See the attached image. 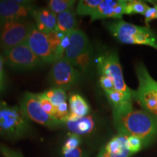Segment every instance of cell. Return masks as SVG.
Segmentation results:
<instances>
[{
  "instance_id": "cell-1",
  "label": "cell",
  "mask_w": 157,
  "mask_h": 157,
  "mask_svg": "<svg viewBox=\"0 0 157 157\" xmlns=\"http://www.w3.org/2000/svg\"><path fill=\"white\" fill-rule=\"evenodd\" d=\"M113 119L118 134L139 137L144 146L157 139V119L143 110H135L132 105L113 110Z\"/></svg>"
},
{
  "instance_id": "cell-2",
  "label": "cell",
  "mask_w": 157,
  "mask_h": 157,
  "mask_svg": "<svg viewBox=\"0 0 157 157\" xmlns=\"http://www.w3.org/2000/svg\"><path fill=\"white\" fill-rule=\"evenodd\" d=\"M30 120L17 105H10L0 101V137L15 141L30 134Z\"/></svg>"
},
{
  "instance_id": "cell-3",
  "label": "cell",
  "mask_w": 157,
  "mask_h": 157,
  "mask_svg": "<svg viewBox=\"0 0 157 157\" xmlns=\"http://www.w3.org/2000/svg\"><path fill=\"white\" fill-rule=\"evenodd\" d=\"M105 26L123 44L146 45L157 50V35L148 26H138L122 19L107 22Z\"/></svg>"
},
{
  "instance_id": "cell-4",
  "label": "cell",
  "mask_w": 157,
  "mask_h": 157,
  "mask_svg": "<svg viewBox=\"0 0 157 157\" xmlns=\"http://www.w3.org/2000/svg\"><path fill=\"white\" fill-rule=\"evenodd\" d=\"M135 70L138 87L132 91L133 99L136 100L143 111L157 119V82L143 63L137 64Z\"/></svg>"
},
{
  "instance_id": "cell-5",
  "label": "cell",
  "mask_w": 157,
  "mask_h": 157,
  "mask_svg": "<svg viewBox=\"0 0 157 157\" xmlns=\"http://www.w3.org/2000/svg\"><path fill=\"white\" fill-rule=\"evenodd\" d=\"M96 63L100 76L111 78L116 90L132 97L133 90L127 87L124 80L119 56L114 50H102L96 59Z\"/></svg>"
},
{
  "instance_id": "cell-6",
  "label": "cell",
  "mask_w": 157,
  "mask_h": 157,
  "mask_svg": "<svg viewBox=\"0 0 157 157\" xmlns=\"http://www.w3.org/2000/svg\"><path fill=\"white\" fill-rule=\"evenodd\" d=\"M34 22L31 19L11 21L0 27V48L3 52L26 42Z\"/></svg>"
},
{
  "instance_id": "cell-7",
  "label": "cell",
  "mask_w": 157,
  "mask_h": 157,
  "mask_svg": "<svg viewBox=\"0 0 157 157\" xmlns=\"http://www.w3.org/2000/svg\"><path fill=\"white\" fill-rule=\"evenodd\" d=\"M19 107L29 120L50 129L58 128L64 124L45 112L36 94L30 92L25 93L20 100Z\"/></svg>"
},
{
  "instance_id": "cell-8",
  "label": "cell",
  "mask_w": 157,
  "mask_h": 157,
  "mask_svg": "<svg viewBox=\"0 0 157 157\" xmlns=\"http://www.w3.org/2000/svg\"><path fill=\"white\" fill-rule=\"evenodd\" d=\"M4 52V60L11 69L16 71H30L44 65L26 43H23Z\"/></svg>"
},
{
  "instance_id": "cell-9",
  "label": "cell",
  "mask_w": 157,
  "mask_h": 157,
  "mask_svg": "<svg viewBox=\"0 0 157 157\" xmlns=\"http://www.w3.org/2000/svg\"><path fill=\"white\" fill-rule=\"evenodd\" d=\"M82 79L81 72L65 57L52 63L50 71L49 80L54 87L70 89Z\"/></svg>"
},
{
  "instance_id": "cell-10",
  "label": "cell",
  "mask_w": 157,
  "mask_h": 157,
  "mask_svg": "<svg viewBox=\"0 0 157 157\" xmlns=\"http://www.w3.org/2000/svg\"><path fill=\"white\" fill-rule=\"evenodd\" d=\"M36 8L33 2L25 0H0V27L11 21L31 19Z\"/></svg>"
},
{
  "instance_id": "cell-11",
  "label": "cell",
  "mask_w": 157,
  "mask_h": 157,
  "mask_svg": "<svg viewBox=\"0 0 157 157\" xmlns=\"http://www.w3.org/2000/svg\"><path fill=\"white\" fill-rule=\"evenodd\" d=\"M25 43L44 64L54 63L57 61L48 34L39 31L35 24L33 25Z\"/></svg>"
},
{
  "instance_id": "cell-12",
  "label": "cell",
  "mask_w": 157,
  "mask_h": 157,
  "mask_svg": "<svg viewBox=\"0 0 157 157\" xmlns=\"http://www.w3.org/2000/svg\"><path fill=\"white\" fill-rule=\"evenodd\" d=\"M127 5L126 0H102L90 16V22L105 18L121 19L124 15H126Z\"/></svg>"
},
{
  "instance_id": "cell-13",
  "label": "cell",
  "mask_w": 157,
  "mask_h": 157,
  "mask_svg": "<svg viewBox=\"0 0 157 157\" xmlns=\"http://www.w3.org/2000/svg\"><path fill=\"white\" fill-rule=\"evenodd\" d=\"M69 44H68L64 57L72 63L78 57L82 56L88 51L93 50L91 43L85 33L79 29H76L68 34Z\"/></svg>"
},
{
  "instance_id": "cell-14",
  "label": "cell",
  "mask_w": 157,
  "mask_h": 157,
  "mask_svg": "<svg viewBox=\"0 0 157 157\" xmlns=\"http://www.w3.org/2000/svg\"><path fill=\"white\" fill-rule=\"evenodd\" d=\"M57 15L48 8L36 7L33 11L31 17L39 31L48 32L56 30Z\"/></svg>"
},
{
  "instance_id": "cell-15",
  "label": "cell",
  "mask_w": 157,
  "mask_h": 157,
  "mask_svg": "<svg viewBox=\"0 0 157 157\" xmlns=\"http://www.w3.org/2000/svg\"><path fill=\"white\" fill-rule=\"evenodd\" d=\"M127 138L128 136L118 134L107 143L104 149L111 157H130L133 154L128 148Z\"/></svg>"
},
{
  "instance_id": "cell-16",
  "label": "cell",
  "mask_w": 157,
  "mask_h": 157,
  "mask_svg": "<svg viewBox=\"0 0 157 157\" xmlns=\"http://www.w3.org/2000/svg\"><path fill=\"white\" fill-rule=\"evenodd\" d=\"M70 133L77 135H85L91 133L95 126V119L92 115L78 118L74 120H68L65 123Z\"/></svg>"
},
{
  "instance_id": "cell-17",
  "label": "cell",
  "mask_w": 157,
  "mask_h": 157,
  "mask_svg": "<svg viewBox=\"0 0 157 157\" xmlns=\"http://www.w3.org/2000/svg\"><path fill=\"white\" fill-rule=\"evenodd\" d=\"M68 103L70 114L68 116V120H74L89 114L90 107L87 101L82 95L78 94H72L69 97Z\"/></svg>"
},
{
  "instance_id": "cell-18",
  "label": "cell",
  "mask_w": 157,
  "mask_h": 157,
  "mask_svg": "<svg viewBox=\"0 0 157 157\" xmlns=\"http://www.w3.org/2000/svg\"><path fill=\"white\" fill-rule=\"evenodd\" d=\"M77 29L76 13L73 8L57 15V31L69 34Z\"/></svg>"
},
{
  "instance_id": "cell-19",
  "label": "cell",
  "mask_w": 157,
  "mask_h": 157,
  "mask_svg": "<svg viewBox=\"0 0 157 157\" xmlns=\"http://www.w3.org/2000/svg\"><path fill=\"white\" fill-rule=\"evenodd\" d=\"M101 2L102 0H81L77 4L76 14L80 16L89 15L90 17Z\"/></svg>"
},
{
  "instance_id": "cell-20",
  "label": "cell",
  "mask_w": 157,
  "mask_h": 157,
  "mask_svg": "<svg viewBox=\"0 0 157 157\" xmlns=\"http://www.w3.org/2000/svg\"><path fill=\"white\" fill-rule=\"evenodd\" d=\"M42 93L56 107L66 102V99H67V95H66V91L61 88L53 87L52 89L43 92Z\"/></svg>"
},
{
  "instance_id": "cell-21",
  "label": "cell",
  "mask_w": 157,
  "mask_h": 157,
  "mask_svg": "<svg viewBox=\"0 0 157 157\" xmlns=\"http://www.w3.org/2000/svg\"><path fill=\"white\" fill-rule=\"evenodd\" d=\"M75 0H50L48 3V8L56 15L73 8Z\"/></svg>"
},
{
  "instance_id": "cell-22",
  "label": "cell",
  "mask_w": 157,
  "mask_h": 157,
  "mask_svg": "<svg viewBox=\"0 0 157 157\" xmlns=\"http://www.w3.org/2000/svg\"><path fill=\"white\" fill-rule=\"evenodd\" d=\"M149 7H150L144 2L137 0L127 1L126 15L140 14L144 15Z\"/></svg>"
},
{
  "instance_id": "cell-23",
  "label": "cell",
  "mask_w": 157,
  "mask_h": 157,
  "mask_svg": "<svg viewBox=\"0 0 157 157\" xmlns=\"http://www.w3.org/2000/svg\"><path fill=\"white\" fill-rule=\"evenodd\" d=\"M69 114V105H68L67 102H65L56 107V113L55 115V118L64 124L67 121Z\"/></svg>"
},
{
  "instance_id": "cell-24",
  "label": "cell",
  "mask_w": 157,
  "mask_h": 157,
  "mask_svg": "<svg viewBox=\"0 0 157 157\" xmlns=\"http://www.w3.org/2000/svg\"><path fill=\"white\" fill-rule=\"evenodd\" d=\"M36 95L37 98H39L41 105L45 111V112L55 118V115H56V107L42 93L36 94Z\"/></svg>"
},
{
  "instance_id": "cell-25",
  "label": "cell",
  "mask_w": 157,
  "mask_h": 157,
  "mask_svg": "<svg viewBox=\"0 0 157 157\" xmlns=\"http://www.w3.org/2000/svg\"><path fill=\"white\" fill-rule=\"evenodd\" d=\"M127 144L128 148L133 154L138 152L141 150L143 147H144L142 140L139 137L135 136H129L127 138Z\"/></svg>"
},
{
  "instance_id": "cell-26",
  "label": "cell",
  "mask_w": 157,
  "mask_h": 157,
  "mask_svg": "<svg viewBox=\"0 0 157 157\" xmlns=\"http://www.w3.org/2000/svg\"><path fill=\"white\" fill-rule=\"evenodd\" d=\"M81 142V137H80L79 135L72 134V133L69 132L68 133V137L65 142L62 148L69 149L77 148V147H79Z\"/></svg>"
},
{
  "instance_id": "cell-27",
  "label": "cell",
  "mask_w": 157,
  "mask_h": 157,
  "mask_svg": "<svg viewBox=\"0 0 157 157\" xmlns=\"http://www.w3.org/2000/svg\"><path fill=\"white\" fill-rule=\"evenodd\" d=\"M100 84H101V87L103 88L105 93H108V92H111L117 90L115 88L114 84L111 78L105 76H100V80H99Z\"/></svg>"
},
{
  "instance_id": "cell-28",
  "label": "cell",
  "mask_w": 157,
  "mask_h": 157,
  "mask_svg": "<svg viewBox=\"0 0 157 157\" xmlns=\"http://www.w3.org/2000/svg\"><path fill=\"white\" fill-rule=\"evenodd\" d=\"M62 154L64 157H84V153L79 147L69 149L62 148Z\"/></svg>"
},
{
  "instance_id": "cell-29",
  "label": "cell",
  "mask_w": 157,
  "mask_h": 157,
  "mask_svg": "<svg viewBox=\"0 0 157 157\" xmlns=\"http://www.w3.org/2000/svg\"><path fill=\"white\" fill-rule=\"evenodd\" d=\"M0 151L5 157H23L20 152L9 148L4 145H0Z\"/></svg>"
},
{
  "instance_id": "cell-30",
  "label": "cell",
  "mask_w": 157,
  "mask_h": 157,
  "mask_svg": "<svg viewBox=\"0 0 157 157\" xmlns=\"http://www.w3.org/2000/svg\"><path fill=\"white\" fill-rule=\"evenodd\" d=\"M145 22L148 25V23L152 21L153 20L157 18V9L155 7H149L148 10L146 11V13H145Z\"/></svg>"
},
{
  "instance_id": "cell-31",
  "label": "cell",
  "mask_w": 157,
  "mask_h": 157,
  "mask_svg": "<svg viewBox=\"0 0 157 157\" xmlns=\"http://www.w3.org/2000/svg\"><path fill=\"white\" fill-rule=\"evenodd\" d=\"M7 87V78L6 76L0 77V95L2 94Z\"/></svg>"
},
{
  "instance_id": "cell-32",
  "label": "cell",
  "mask_w": 157,
  "mask_h": 157,
  "mask_svg": "<svg viewBox=\"0 0 157 157\" xmlns=\"http://www.w3.org/2000/svg\"><path fill=\"white\" fill-rule=\"evenodd\" d=\"M4 63H5L4 58L0 56V77L5 76V69H4Z\"/></svg>"
},
{
  "instance_id": "cell-33",
  "label": "cell",
  "mask_w": 157,
  "mask_h": 157,
  "mask_svg": "<svg viewBox=\"0 0 157 157\" xmlns=\"http://www.w3.org/2000/svg\"><path fill=\"white\" fill-rule=\"evenodd\" d=\"M97 157H111L109 154H107V152L105 151V150L104 148L101 149V151H100L99 154H98Z\"/></svg>"
},
{
  "instance_id": "cell-34",
  "label": "cell",
  "mask_w": 157,
  "mask_h": 157,
  "mask_svg": "<svg viewBox=\"0 0 157 157\" xmlns=\"http://www.w3.org/2000/svg\"><path fill=\"white\" fill-rule=\"evenodd\" d=\"M151 2L152 3V5H154V7H155L157 9V1H151Z\"/></svg>"
}]
</instances>
